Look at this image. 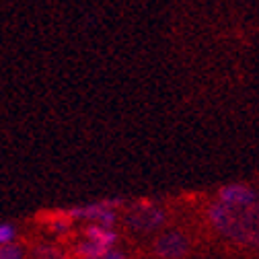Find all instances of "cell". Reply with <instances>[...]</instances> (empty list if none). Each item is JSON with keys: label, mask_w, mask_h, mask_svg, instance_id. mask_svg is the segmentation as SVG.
I'll list each match as a JSON object with an SVG mask.
<instances>
[{"label": "cell", "mask_w": 259, "mask_h": 259, "mask_svg": "<svg viewBox=\"0 0 259 259\" xmlns=\"http://www.w3.org/2000/svg\"><path fill=\"white\" fill-rule=\"evenodd\" d=\"M46 224H48V229L50 231H54L56 235H66L72 226H74V222L72 220H68L66 216H64L60 210H56V212H52V214H48L46 218Z\"/></svg>", "instance_id": "cell-7"}, {"label": "cell", "mask_w": 259, "mask_h": 259, "mask_svg": "<svg viewBox=\"0 0 259 259\" xmlns=\"http://www.w3.org/2000/svg\"><path fill=\"white\" fill-rule=\"evenodd\" d=\"M121 198H107L99 202H89L72 208H64L60 210L64 216L72 222H84V224H97L103 229H115L117 220H119V210L123 208Z\"/></svg>", "instance_id": "cell-2"}, {"label": "cell", "mask_w": 259, "mask_h": 259, "mask_svg": "<svg viewBox=\"0 0 259 259\" xmlns=\"http://www.w3.org/2000/svg\"><path fill=\"white\" fill-rule=\"evenodd\" d=\"M191 251V241L183 231H160L152 241V253L158 259H185Z\"/></svg>", "instance_id": "cell-5"}, {"label": "cell", "mask_w": 259, "mask_h": 259, "mask_svg": "<svg viewBox=\"0 0 259 259\" xmlns=\"http://www.w3.org/2000/svg\"><path fill=\"white\" fill-rule=\"evenodd\" d=\"M19 243V226L15 222L3 220L0 222V245H13Z\"/></svg>", "instance_id": "cell-8"}, {"label": "cell", "mask_w": 259, "mask_h": 259, "mask_svg": "<svg viewBox=\"0 0 259 259\" xmlns=\"http://www.w3.org/2000/svg\"><path fill=\"white\" fill-rule=\"evenodd\" d=\"M212 229L226 241L259 249V189L249 183H226L206 210Z\"/></svg>", "instance_id": "cell-1"}, {"label": "cell", "mask_w": 259, "mask_h": 259, "mask_svg": "<svg viewBox=\"0 0 259 259\" xmlns=\"http://www.w3.org/2000/svg\"><path fill=\"white\" fill-rule=\"evenodd\" d=\"M119 235L115 229H103L97 224H84V229L74 243V257L76 259H91L109 249H115Z\"/></svg>", "instance_id": "cell-3"}, {"label": "cell", "mask_w": 259, "mask_h": 259, "mask_svg": "<svg viewBox=\"0 0 259 259\" xmlns=\"http://www.w3.org/2000/svg\"><path fill=\"white\" fill-rule=\"evenodd\" d=\"M29 259H70V255L58 245L50 243H39L35 247H31Z\"/></svg>", "instance_id": "cell-6"}, {"label": "cell", "mask_w": 259, "mask_h": 259, "mask_svg": "<svg viewBox=\"0 0 259 259\" xmlns=\"http://www.w3.org/2000/svg\"><path fill=\"white\" fill-rule=\"evenodd\" d=\"M125 224L138 235L160 233L167 224V210L154 202H138L125 210Z\"/></svg>", "instance_id": "cell-4"}, {"label": "cell", "mask_w": 259, "mask_h": 259, "mask_svg": "<svg viewBox=\"0 0 259 259\" xmlns=\"http://www.w3.org/2000/svg\"><path fill=\"white\" fill-rule=\"evenodd\" d=\"M91 259H130V257L115 247V249H109V251H105L101 255H97V257H91Z\"/></svg>", "instance_id": "cell-10"}, {"label": "cell", "mask_w": 259, "mask_h": 259, "mask_svg": "<svg viewBox=\"0 0 259 259\" xmlns=\"http://www.w3.org/2000/svg\"><path fill=\"white\" fill-rule=\"evenodd\" d=\"M0 259H27V249L21 243L0 245Z\"/></svg>", "instance_id": "cell-9"}]
</instances>
